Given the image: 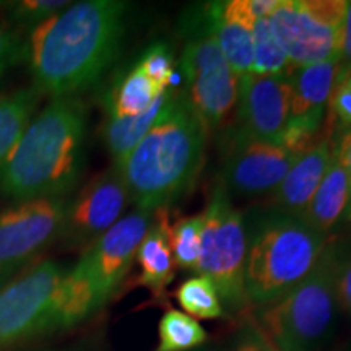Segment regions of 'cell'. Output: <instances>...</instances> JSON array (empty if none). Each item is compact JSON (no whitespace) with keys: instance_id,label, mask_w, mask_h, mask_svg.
<instances>
[{"instance_id":"obj_1","label":"cell","mask_w":351,"mask_h":351,"mask_svg":"<svg viewBox=\"0 0 351 351\" xmlns=\"http://www.w3.org/2000/svg\"><path fill=\"white\" fill-rule=\"evenodd\" d=\"M125 13L119 0H85L34 26L25 39L33 86L54 99L98 83L119 52Z\"/></svg>"},{"instance_id":"obj_2","label":"cell","mask_w":351,"mask_h":351,"mask_svg":"<svg viewBox=\"0 0 351 351\" xmlns=\"http://www.w3.org/2000/svg\"><path fill=\"white\" fill-rule=\"evenodd\" d=\"M208 135L184 91L168 88L155 124L114 165L137 210L171 208L194 191L205 166Z\"/></svg>"},{"instance_id":"obj_3","label":"cell","mask_w":351,"mask_h":351,"mask_svg":"<svg viewBox=\"0 0 351 351\" xmlns=\"http://www.w3.org/2000/svg\"><path fill=\"white\" fill-rule=\"evenodd\" d=\"M86 108L77 96L54 98L26 125L0 163V199H65L85 165Z\"/></svg>"},{"instance_id":"obj_4","label":"cell","mask_w":351,"mask_h":351,"mask_svg":"<svg viewBox=\"0 0 351 351\" xmlns=\"http://www.w3.org/2000/svg\"><path fill=\"white\" fill-rule=\"evenodd\" d=\"M244 287L249 302L263 307L287 295L314 269L330 236L301 215L271 207L245 217Z\"/></svg>"},{"instance_id":"obj_5","label":"cell","mask_w":351,"mask_h":351,"mask_svg":"<svg viewBox=\"0 0 351 351\" xmlns=\"http://www.w3.org/2000/svg\"><path fill=\"white\" fill-rule=\"evenodd\" d=\"M333 238L311 274L291 291L258 309L256 322L276 351H322L337 320Z\"/></svg>"},{"instance_id":"obj_6","label":"cell","mask_w":351,"mask_h":351,"mask_svg":"<svg viewBox=\"0 0 351 351\" xmlns=\"http://www.w3.org/2000/svg\"><path fill=\"white\" fill-rule=\"evenodd\" d=\"M202 215V251L197 275L205 276L225 306V313H241L251 306L244 287L245 221L221 182L210 191Z\"/></svg>"},{"instance_id":"obj_7","label":"cell","mask_w":351,"mask_h":351,"mask_svg":"<svg viewBox=\"0 0 351 351\" xmlns=\"http://www.w3.org/2000/svg\"><path fill=\"white\" fill-rule=\"evenodd\" d=\"M348 0H280L269 19L293 69L339 59Z\"/></svg>"},{"instance_id":"obj_8","label":"cell","mask_w":351,"mask_h":351,"mask_svg":"<svg viewBox=\"0 0 351 351\" xmlns=\"http://www.w3.org/2000/svg\"><path fill=\"white\" fill-rule=\"evenodd\" d=\"M179 64L186 80L184 95L208 134L232 125L238 111L239 77L228 65L208 29L186 44Z\"/></svg>"},{"instance_id":"obj_9","label":"cell","mask_w":351,"mask_h":351,"mask_svg":"<svg viewBox=\"0 0 351 351\" xmlns=\"http://www.w3.org/2000/svg\"><path fill=\"white\" fill-rule=\"evenodd\" d=\"M65 271L54 261H41L0 283V351L49 333L52 302Z\"/></svg>"},{"instance_id":"obj_10","label":"cell","mask_w":351,"mask_h":351,"mask_svg":"<svg viewBox=\"0 0 351 351\" xmlns=\"http://www.w3.org/2000/svg\"><path fill=\"white\" fill-rule=\"evenodd\" d=\"M298 158L276 142L254 137L241 125H230L219 137V182L230 194H271Z\"/></svg>"},{"instance_id":"obj_11","label":"cell","mask_w":351,"mask_h":351,"mask_svg":"<svg viewBox=\"0 0 351 351\" xmlns=\"http://www.w3.org/2000/svg\"><path fill=\"white\" fill-rule=\"evenodd\" d=\"M69 199L16 202L0 212V283L59 238Z\"/></svg>"},{"instance_id":"obj_12","label":"cell","mask_w":351,"mask_h":351,"mask_svg":"<svg viewBox=\"0 0 351 351\" xmlns=\"http://www.w3.org/2000/svg\"><path fill=\"white\" fill-rule=\"evenodd\" d=\"M129 202V191L116 166L103 171L69 200L57 239L65 247L85 251L119 221Z\"/></svg>"},{"instance_id":"obj_13","label":"cell","mask_w":351,"mask_h":351,"mask_svg":"<svg viewBox=\"0 0 351 351\" xmlns=\"http://www.w3.org/2000/svg\"><path fill=\"white\" fill-rule=\"evenodd\" d=\"M153 212L135 210L99 236L83 251L77 265L91 280L103 307L125 280L135 262L138 245L148 231Z\"/></svg>"},{"instance_id":"obj_14","label":"cell","mask_w":351,"mask_h":351,"mask_svg":"<svg viewBox=\"0 0 351 351\" xmlns=\"http://www.w3.org/2000/svg\"><path fill=\"white\" fill-rule=\"evenodd\" d=\"M239 122L254 137L276 142L289 121L288 77L247 73L239 78Z\"/></svg>"},{"instance_id":"obj_15","label":"cell","mask_w":351,"mask_h":351,"mask_svg":"<svg viewBox=\"0 0 351 351\" xmlns=\"http://www.w3.org/2000/svg\"><path fill=\"white\" fill-rule=\"evenodd\" d=\"M207 29L217 39L236 77L251 73L252 69V29L256 16L249 8V0L213 2L207 7Z\"/></svg>"},{"instance_id":"obj_16","label":"cell","mask_w":351,"mask_h":351,"mask_svg":"<svg viewBox=\"0 0 351 351\" xmlns=\"http://www.w3.org/2000/svg\"><path fill=\"white\" fill-rule=\"evenodd\" d=\"M169 231V208L155 210L148 231L145 232L135 256L138 275L130 285L132 288H147L158 304L168 301V288L176 275Z\"/></svg>"},{"instance_id":"obj_17","label":"cell","mask_w":351,"mask_h":351,"mask_svg":"<svg viewBox=\"0 0 351 351\" xmlns=\"http://www.w3.org/2000/svg\"><path fill=\"white\" fill-rule=\"evenodd\" d=\"M333 158V135L327 132L311 150L301 155L289 168L280 186L270 194L269 207L301 215L322 182Z\"/></svg>"},{"instance_id":"obj_18","label":"cell","mask_w":351,"mask_h":351,"mask_svg":"<svg viewBox=\"0 0 351 351\" xmlns=\"http://www.w3.org/2000/svg\"><path fill=\"white\" fill-rule=\"evenodd\" d=\"M339 78V59L296 67L288 73L289 119H326L328 99Z\"/></svg>"},{"instance_id":"obj_19","label":"cell","mask_w":351,"mask_h":351,"mask_svg":"<svg viewBox=\"0 0 351 351\" xmlns=\"http://www.w3.org/2000/svg\"><path fill=\"white\" fill-rule=\"evenodd\" d=\"M101 309L96 289L88 275L77 265L65 271L57 288L49 320V333L67 330Z\"/></svg>"},{"instance_id":"obj_20","label":"cell","mask_w":351,"mask_h":351,"mask_svg":"<svg viewBox=\"0 0 351 351\" xmlns=\"http://www.w3.org/2000/svg\"><path fill=\"white\" fill-rule=\"evenodd\" d=\"M350 202L351 179L333 156L322 182L302 213V218L320 234L330 236L333 228L345 217Z\"/></svg>"},{"instance_id":"obj_21","label":"cell","mask_w":351,"mask_h":351,"mask_svg":"<svg viewBox=\"0 0 351 351\" xmlns=\"http://www.w3.org/2000/svg\"><path fill=\"white\" fill-rule=\"evenodd\" d=\"M166 93L143 73L137 64L111 88L106 99V117H135L147 112Z\"/></svg>"},{"instance_id":"obj_22","label":"cell","mask_w":351,"mask_h":351,"mask_svg":"<svg viewBox=\"0 0 351 351\" xmlns=\"http://www.w3.org/2000/svg\"><path fill=\"white\" fill-rule=\"evenodd\" d=\"M41 96L34 86L0 95V163L34 117Z\"/></svg>"},{"instance_id":"obj_23","label":"cell","mask_w":351,"mask_h":351,"mask_svg":"<svg viewBox=\"0 0 351 351\" xmlns=\"http://www.w3.org/2000/svg\"><path fill=\"white\" fill-rule=\"evenodd\" d=\"M168 91V90H166ZM166 93L156 101L147 112L135 117H106L103 125V138L114 165H119L129 153L137 147L147 132L155 124L158 114L165 104Z\"/></svg>"},{"instance_id":"obj_24","label":"cell","mask_w":351,"mask_h":351,"mask_svg":"<svg viewBox=\"0 0 351 351\" xmlns=\"http://www.w3.org/2000/svg\"><path fill=\"white\" fill-rule=\"evenodd\" d=\"M207 340V332L195 319L182 311L168 309L158 324L155 351H192Z\"/></svg>"},{"instance_id":"obj_25","label":"cell","mask_w":351,"mask_h":351,"mask_svg":"<svg viewBox=\"0 0 351 351\" xmlns=\"http://www.w3.org/2000/svg\"><path fill=\"white\" fill-rule=\"evenodd\" d=\"M252 69L251 73L271 77H288L293 70L283 47L275 38L269 19H258L252 29Z\"/></svg>"},{"instance_id":"obj_26","label":"cell","mask_w":351,"mask_h":351,"mask_svg":"<svg viewBox=\"0 0 351 351\" xmlns=\"http://www.w3.org/2000/svg\"><path fill=\"white\" fill-rule=\"evenodd\" d=\"M176 301L182 307L184 314L192 319L217 320L225 315L221 300H219L217 288L208 278L202 275H194L184 280L174 291Z\"/></svg>"},{"instance_id":"obj_27","label":"cell","mask_w":351,"mask_h":351,"mask_svg":"<svg viewBox=\"0 0 351 351\" xmlns=\"http://www.w3.org/2000/svg\"><path fill=\"white\" fill-rule=\"evenodd\" d=\"M169 239L176 267L197 274L202 251V215L182 217L171 223Z\"/></svg>"},{"instance_id":"obj_28","label":"cell","mask_w":351,"mask_h":351,"mask_svg":"<svg viewBox=\"0 0 351 351\" xmlns=\"http://www.w3.org/2000/svg\"><path fill=\"white\" fill-rule=\"evenodd\" d=\"M5 5L12 23L21 26V28H29L32 32L34 26L41 25L57 12L69 7L70 2H65V0H20V2H8Z\"/></svg>"},{"instance_id":"obj_29","label":"cell","mask_w":351,"mask_h":351,"mask_svg":"<svg viewBox=\"0 0 351 351\" xmlns=\"http://www.w3.org/2000/svg\"><path fill=\"white\" fill-rule=\"evenodd\" d=\"M137 65L156 86L168 90L174 75V57L168 44H153L143 52Z\"/></svg>"},{"instance_id":"obj_30","label":"cell","mask_w":351,"mask_h":351,"mask_svg":"<svg viewBox=\"0 0 351 351\" xmlns=\"http://www.w3.org/2000/svg\"><path fill=\"white\" fill-rule=\"evenodd\" d=\"M333 287L339 307L351 315V241L333 239Z\"/></svg>"},{"instance_id":"obj_31","label":"cell","mask_w":351,"mask_h":351,"mask_svg":"<svg viewBox=\"0 0 351 351\" xmlns=\"http://www.w3.org/2000/svg\"><path fill=\"white\" fill-rule=\"evenodd\" d=\"M26 60V43L20 33L0 23V78Z\"/></svg>"},{"instance_id":"obj_32","label":"cell","mask_w":351,"mask_h":351,"mask_svg":"<svg viewBox=\"0 0 351 351\" xmlns=\"http://www.w3.org/2000/svg\"><path fill=\"white\" fill-rule=\"evenodd\" d=\"M228 351H276L265 332L258 327L256 319L241 328Z\"/></svg>"},{"instance_id":"obj_33","label":"cell","mask_w":351,"mask_h":351,"mask_svg":"<svg viewBox=\"0 0 351 351\" xmlns=\"http://www.w3.org/2000/svg\"><path fill=\"white\" fill-rule=\"evenodd\" d=\"M327 111L341 129H351V86L348 82L337 83L328 99Z\"/></svg>"},{"instance_id":"obj_34","label":"cell","mask_w":351,"mask_h":351,"mask_svg":"<svg viewBox=\"0 0 351 351\" xmlns=\"http://www.w3.org/2000/svg\"><path fill=\"white\" fill-rule=\"evenodd\" d=\"M351 72V2H348L346 8L343 33H341V47L339 56V78L337 83L343 82L348 78Z\"/></svg>"},{"instance_id":"obj_35","label":"cell","mask_w":351,"mask_h":351,"mask_svg":"<svg viewBox=\"0 0 351 351\" xmlns=\"http://www.w3.org/2000/svg\"><path fill=\"white\" fill-rule=\"evenodd\" d=\"M333 156L351 179V129H341L333 135Z\"/></svg>"},{"instance_id":"obj_36","label":"cell","mask_w":351,"mask_h":351,"mask_svg":"<svg viewBox=\"0 0 351 351\" xmlns=\"http://www.w3.org/2000/svg\"><path fill=\"white\" fill-rule=\"evenodd\" d=\"M280 5V0H249V8L252 15L258 19H270L271 13Z\"/></svg>"},{"instance_id":"obj_37","label":"cell","mask_w":351,"mask_h":351,"mask_svg":"<svg viewBox=\"0 0 351 351\" xmlns=\"http://www.w3.org/2000/svg\"><path fill=\"white\" fill-rule=\"evenodd\" d=\"M343 219H345V221H348L350 225H351V202H350L348 208H346V212H345V217H343Z\"/></svg>"},{"instance_id":"obj_38","label":"cell","mask_w":351,"mask_h":351,"mask_svg":"<svg viewBox=\"0 0 351 351\" xmlns=\"http://www.w3.org/2000/svg\"><path fill=\"white\" fill-rule=\"evenodd\" d=\"M346 82L350 83V86H351V72H350V75H348V78H346Z\"/></svg>"},{"instance_id":"obj_39","label":"cell","mask_w":351,"mask_h":351,"mask_svg":"<svg viewBox=\"0 0 351 351\" xmlns=\"http://www.w3.org/2000/svg\"><path fill=\"white\" fill-rule=\"evenodd\" d=\"M2 5H3V3H2V2H0V7H2Z\"/></svg>"}]
</instances>
